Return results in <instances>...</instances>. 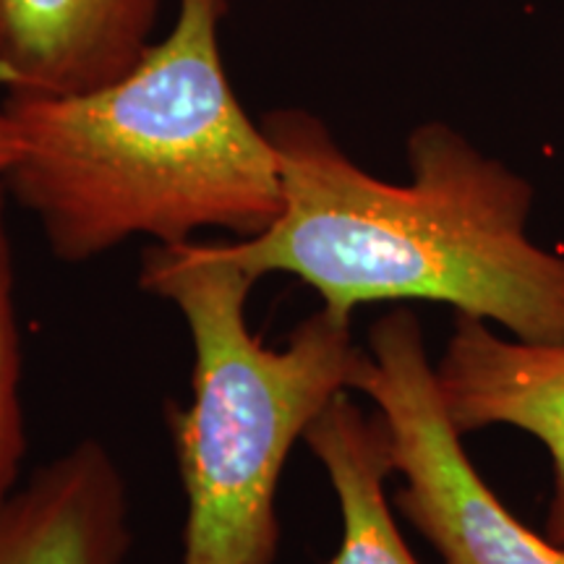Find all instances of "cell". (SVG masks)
Instances as JSON below:
<instances>
[{
    "instance_id": "5",
    "label": "cell",
    "mask_w": 564,
    "mask_h": 564,
    "mask_svg": "<svg viewBox=\"0 0 564 564\" xmlns=\"http://www.w3.org/2000/svg\"><path fill=\"white\" fill-rule=\"evenodd\" d=\"M434 373L444 411L463 436L512 426L549 449L554 494L544 533L564 546V343L507 340L489 322L455 314Z\"/></svg>"
},
{
    "instance_id": "9",
    "label": "cell",
    "mask_w": 564,
    "mask_h": 564,
    "mask_svg": "<svg viewBox=\"0 0 564 564\" xmlns=\"http://www.w3.org/2000/svg\"><path fill=\"white\" fill-rule=\"evenodd\" d=\"M26 455L21 411V343L13 303V259L6 232V183L0 175V507L17 491Z\"/></svg>"
},
{
    "instance_id": "8",
    "label": "cell",
    "mask_w": 564,
    "mask_h": 564,
    "mask_svg": "<svg viewBox=\"0 0 564 564\" xmlns=\"http://www.w3.org/2000/svg\"><path fill=\"white\" fill-rule=\"evenodd\" d=\"M303 444L322 463L340 505L343 535L329 564H421L387 499L394 465L382 415H366L343 392L306 429Z\"/></svg>"
},
{
    "instance_id": "6",
    "label": "cell",
    "mask_w": 564,
    "mask_h": 564,
    "mask_svg": "<svg viewBox=\"0 0 564 564\" xmlns=\"http://www.w3.org/2000/svg\"><path fill=\"white\" fill-rule=\"evenodd\" d=\"M162 0H0V87L79 95L123 76L152 45Z\"/></svg>"
},
{
    "instance_id": "7",
    "label": "cell",
    "mask_w": 564,
    "mask_h": 564,
    "mask_svg": "<svg viewBox=\"0 0 564 564\" xmlns=\"http://www.w3.org/2000/svg\"><path fill=\"white\" fill-rule=\"evenodd\" d=\"M129 491L102 442L45 463L0 507V564H126Z\"/></svg>"
},
{
    "instance_id": "10",
    "label": "cell",
    "mask_w": 564,
    "mask_h": 564,
    "mask_svg": "<svg viewBox=\"0 0 564 564\" xmlns=\"http://www.w3.org/2000/svg\"><path fill=\"white\" fill-rule=\"evenodd\" d=\"M19 152H21L19 131L9 118V112H6L3 105H0V175H3L13 165V162H17Z\"/></svg>"
},
{
    "instance_id": "3",
    "label": "cell",
    "mask_w": 564,
    "mask_h": 564,
    "mask_svg": "<svg viewBox=\"0 0 564 564\" xmlns=\"http://www.w3.org/2000/svg\"><path fill=\"white\" fill-rule=\"evenodd\" d=\"M139 285L178 308L194 343L192 405H165L188 505L181 564H274L288 455L337 394L352 392L366 348L324 308L285 348H267L246 322L257 280L217 243L150 246Z\"/></svg>"
},
{
    "instance_id": "1",
    "label": "cell",
    "mask_w": 564,
    "mask_h": 564,
    "mask_svg": "<svg viewBox=\"0 0 564 564\" xmlns=\"http://www.w3.org/2000/svg\"><path fill=\"white\" fill-rule=\"evenodd\" d=\"M262 129L280 160L282 212L217 243L253 280L285 272L350 322L366 303L432 301L525 343H564V257L528 236L533 186L442 121L415 126L408 183L364 171L314 112L280 108Z\"/></svg>"
},
{
    "instance_id": "4",
    "label": "cell",
    "mask_w": 564,
    "mask_h": 564,
    "mask_svg": "<svg viewBox=\"0 0 564 564\" xmlns=\"http://www.w3.org/2000/svg\"><path fill=\"white\" fill-rule=\"evenodd\" d=\"M352 392L377 405L394 474V507L442 564H564V546L535 533L484 481L444 411L419 316L398 306L369 327Z\"/></svg>"
},
{
    "instance_id": "2",
    "label": "cell",
    "mask_w": 564,
    "mask_h": 564,
    "mask_svg": "<svg viewBox=\"0 0 564 564\" xmlns=\"http://www.w3.org/2000/svg\"><path fill=\"white\" fill-rule=\"evenodd\" d=\"M230 0H178L171 32L105 87L6 95L21 152L6 192L53 257L82 264L137 236L158 243L264 232L282 212L280 160L232 91L220 30Z\"/></svg>"
}]
</instances>
